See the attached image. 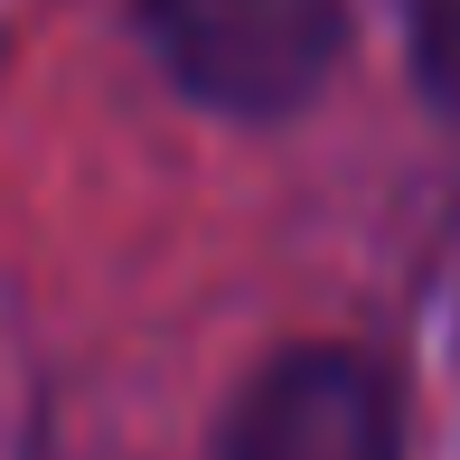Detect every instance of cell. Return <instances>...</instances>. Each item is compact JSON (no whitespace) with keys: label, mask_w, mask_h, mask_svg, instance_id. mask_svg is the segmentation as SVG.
I'll return each instance as SVG.
<instances>
[{"label":"cell","mask_w":460,"mask_h":460,"mask_svg":"<svg viewBox=\"0 0 460 460\" xmlns=\"http://www.w3.org/2000/svg\"><path fill=\"white\" fill-rule=\"evenodd\" d=\"M141 29L179 94L235 122H273L329 85L348 0H141Z\"/></svg>","instance_id":"1"},{"label":"cell","mask_w":460,"mask_h":460,"mask_svg":"<svg viewBox=\"0 0 460 460\" xmlns=\"http://www.w3.org/2000/svg\"><path fill=\"white\" fill-rule=\"evenodd\" d=\"M217 460H404V404L358 348H282L235 394Z\"/></svg>","instance_id":"2"},{"label":"cell","mask_w":460,"mask_h":460,"mask_svg":"<svg viewBox=\"0 0 460 460\" xmlns=\"http://www.w3.org/2000/svg\"><path fill=\"white\" fill-rule=\"evenodd\" d=\"M413 75L460 122V0H413Z\"/></svg>","instance_id":"3"}]
</instances>
